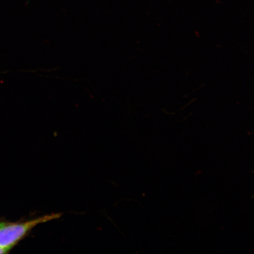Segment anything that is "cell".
<instances>
[{
  "label": "cell",
  "instance_id": "obj_1",
  "mask_svg": "<svg viewBox=\"0 0 254 254\" xmlns=\"http://www.w3.org/2000/svg\"><path fill=\"white\" fill-rule=\"evenodd\" d=\"M62 215V214L60 213L52 214L25 222H8L0 227V247L9 252L37 225L56 220L61 217Z\"/></svg>",
  "mask_w": 254,
  "mask_h": 254
},
{
  "label": "cell",
  "instance_id": "obj_2",
  "mask_svg": "<svg viewBox=\"0 0 254 254\" xmlns=\"http://www.w3.org/2000/svg\"><path fill=\"white\" fill-rule=\"evenodd\" d=\"M8 253L7 250L2 249V247H0V254H4Z\"/></svg>",
  "mask_w": 254,
  "mask_h": 254
},
{
  "label": "cell",
  "instance_id": "obj_3",
  "mask_svg": "<svg viewBox=\"0 0 254 254\" xmlns=\"http://www.w3.org/2000/svg\"><path fill=\"white\" fill-rule=\"evenodd\" d=\"M8 222H1L0 221V227L7 223Z\"/></svg>",
  "mask_w": 254,
  "mask_h": 254
}]
</instances>
